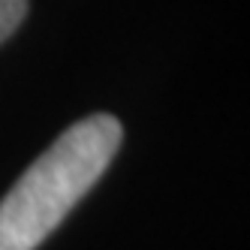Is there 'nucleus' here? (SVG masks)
<instances>
[{
    "label": "nucleus",
    "mask_w": 250,
    "mask_h": 250,
    "mask_svg": "<svg viewBox=\"0 0 250 250\" xmlns=\"http://www.w3.org/2000/svg\"><path fill=\"white\" fill-rule=\"evenodd\" d=\"M124 142L115 115H87L66 127L0 202V250H37L109 169Z\"/></svg>",
    "instance_id": "obj_1"
},
{
    "label": "nucleus",
    "mask_w": 250,
    "mask_h": 250,
    "mask_svg": "<svg viewBox=\"0 0 250 250\" xmlns=\"http://www.w3.org/2000/svg\"><path fill=\"white\" fill-rule=\"evenodd\" d=\"M27 15V0H0V42L9 40Z\"/></svg>",
    "instance_id": "obj_2"
}]
</instances>
